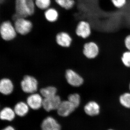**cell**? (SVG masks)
I'll return each instance as SVG.
<instances>
[{
  "mask_svg": "<svg viewBox=\"0 0 130 130\" xmlns=\"http://www.w3.org/2000/svg\"><path fill=\"white\" fill-rule=\"evenodd\" d=\"M36 6L35 0H16L15 2L16 13L12 19L13 23L20 18H27L35 13Z\"/></svg>",
  "mask_w": 130,
  "mask_h": 130,
  "instance_id": "cell-1",
  "label": "cell"
},
{
  "mask_svg": "<svg viewBox=\"0 0 130 130\" xmlns=\"http://www.w3.org/2000/svg\"><path fill=\"white\" fill-rule=\"evenodd\" d=\"M0 34L3 40L6 41L13 40L18 33L14 25L11 21H3L0 24Z\"/></svg>",
  "mask_w": 130,
  "mask_h": 130,
  "instance_id": "cell-2",
  "label": "cell"
},
{
  "mask_svg": "<svg viewBox=\"0 0 130 130\" xmlns=\"http://www.w3.org/2000/svg\"><path fill=\"white\" fill-rule=\"evenodd\" d=\"M13 25L18 34L22 36L28 35L32 31L33 24L29 20L20 18L16 20Z\"/></svg>",
  "mask_w": 130,
  "mask_h": 130,
  "instance_id": "cell-3",
  "label": "cell"
},
{
  "mask_svg": "<svg viewBox=\"0 0 130 130\" xmlns=\"http://www.w3.org/2000/svg\"><path fill=\"white\" fill-rule=\"evenodd\" d=\"M38 82L35 77L26 75L21 80L20 85L23 92L31 94L36 93L38 88Z\"/></svg>",
  "mask_w": 130,
  "mask_h": 130,
  "instance_id": "cell-4",
  "label": "cell"
},
{
  "mask_svg": "<svg viewBox=\"0 0 130 130\" xmlns=\"http://www.w3.org/2000/svg\"><path fill=\"white\" fill-rule=\"evenodd\" d=\"M65 78L68 83L73 87H79L83 84V78L74 70L68 69L65 72Z\"/></svg>",
  "mask_w": 130,
  "mask_h": 130,
  "instance_id": "cell-5",
  "label": "cell"
},
{
  "mask_svg": "<svg viewBox=\"0 0 130 130\" xmlns=\"http://www.w3.org/2000/svg\"><path fill=\"white\" fill-rule=\"evenodd\" d=\"M75 32L78 36L84 39L88 37L91 33V28L89 23L85 20H80L77 24Z\"/></svg>",
  "mask_w": 130,
  "mask_h": 130,
  "instance_id": "cell-6",
  "label": "cell"
},
{
  "mask_svg": "<svg viewBox=\"0 0 130 130\" xmlns=\"http://www.w3.org/2000/svg\"><path fill=\"white\" fill-rule=\"evenodd\" d=\"M61 101L60 97L58 95L52 97L43 98L42 107L47 112L57 110Z\"/></svg>",
  "mask_w": 130,
  "mask_h": 130,
  "instance_id": "cell-7",
  "label": "cell"
},
{
  "mask_svg": "<svg viewBox=\"0 0 130 130\" xmlns=\"http://www.w3.org/2000/svg\"><path fill=\"white\" fill-rule=\"evenodd\" d=\"M43 98L40 94L37 93L30 94L26 99V103L30 108L38 110L42 107Z\"/></svg>",
  "mask_w": 130,
  "mask_h": 130,
  "instance_id": "cell-8",
  "label": "cell"
},
{
  "mask_svg": "<svg viewBox=\"0 0 130 130\" xmlns=\"http://www.w3.org/2000/svg\"><path fill=\"white\" fill-rule=\"evenodd\" d=\"M99 48L95 43L93 42L86 43L84 46L83 53L85 57L89 59H93L98 55Z\"/></svg>",
  "mask_w": 130,
  "mask_h": 130,
  "instance_id": "cell-9",
  "label": "cell"
},
{
  "mask_svg": "<svg viewBox=\"0 0 130 130\" xmlns=\"http://www.w3.org/2000/svg\"><path fill=\"white\" fill-rule=\"evenodd\" d=\"M76 108L68 101H62L57 109V113L60 116L66 117L74 111Z\"/></svg>",
  "mask_w": 130,
  "mask_h": 130,
  "instance_id": "cell-10",
  "label": "cell"
},
{
  "mask_svg": "<svg viewBox=\"0 0 130 130\" xmlns=\"http://www.w3.org/2000/svg\"><path fill=\"white\" fill-rule=\"evenodd\" d=\"M72 38L67 31H60L56 36V41L59 46L63 47H68L72 42Z\"/></svg>",
  "mask_w": 130,
  "mask_h": 130,
  "instance_id": "cell-11",
  "label": "cell"
},
{
  "mask_svg": "<svg viewBox=\"0 0 130 130\" xmlns=\"http://www.w3.org/2000/svg\"><path fill=\"white\" fill-rule=\"evenodd\" d=\"M42 130H61V126L55 119L51 116H48L42 122Z\"/></svg>",
  "mask_w": 130,
  "mask_h": 130,
  "instance_id": "cell-12",
  "label": "cell"
},
{
  "mask_svg": "<svg viewBox=\"0 0 130 130\" xmlns=\"http://www.w3.org/2000/svg\"><path fill=\"white\" fill-rule=\"evenodd\" d=\"M14 89V85L9 78H5L0 81V92L4 95H9Z\"/></svg>",
  "mask_w": 130,
  "mask_h": 130,
  "instance_id": "cell-13",
  "label": "cell"
},
{
  "mask_svg": "<svg viewBox=\"0 0 130 130\" xmlns=\"http://www.w3.org/2000/svg\"><path fill=\"white\" fill-rule=\"evenodd\" d=\"M84 110L87 115L91 116H95L100 113V107L97 102L91 101L85 105Z\"/></svg>",
  "mask_w": 130,
  "mask_h": 130,
  "instance_id": "cell-14",
  "label": "cell"
},
{
  "mask_svg": "<svg viewBox=\"0 0 130 130\" xmlns=\"http://www.w3.org/2000/svg\"><path fill=\"white\" fill-rule=\"evenodd\" d=\"M29 107L26 103L20 102L14 106V110L16 115L20 117L26 116L29 112Z\"/></svg>",
  "mask_w": 130,
  "mask_h": 130,
  "instance_id": "cell-15",
  "label": "cell"
},
{
  "mask_svg": "<svg viewBox=\"0 0 130 130\" xmlns=\"http://www.w3.org/2000/svg\"><path fill=\"white\" fill-rule=\"evenodd\" d=\"M16 114L14 109L9 107H6L1 111L0 118L2 120L11 121L15 118Z\"/></svg>",
  "mask_w": 130,
  "mask_h": 130,
  "instance_id": "cell-16",
  "label": "cell"
},
{
  "mask_svg": "<svg viewBox=\"0 0 130 130\" xmlns=\"http://www.w3.org/2000/svg\"><path fill=\"white\" fill-rule=\"evenodd\" d=\"M44 16L48 22L54 23L58 20L59 16V12L55 8L50 7L44 11Z\"/></svg>",
  "mask_w": 130,
  "mask_h": 130,
  "instance_id": "cell-17",
  "label": "cell"
},
{
  "mask_svg": "<svg viewBox=\"0 0 130 130\" xmlns=\"http://www.w3.org/2000/svg\"><path fill=\"white\" fill-rule=\"evenodd\" d=\"M57 89L54 86H47L40 90V94L43 98H48L56 95Z\"/></svg>",
  "mask_w": 130,
  "mask_h": 130,
  "instance_id": "cell-18",
  "label": "cell"
},
{
  "mask_svg": "<svg viewBox=\"0 0 130 130\" xmlns=\"http://www.w3.org/2000/svg\"><path fill=\"white\" fill-rule=\"evenodd\" d=\"M55 2L60 7L66 10H69L74 7L75 0H55Z\"/></svg>",
  "mask_w": 130,
  "mask_h": 130,
  "instance_id": "cell-19",
  "label": "cell"
},
{
  "mask_svg": "<svg viewBox=\"0 0 130 130\" xmlns=\"http://www.w3.org/2000/svg\"><path fill=\"white\" fill-rule=\"evenodd\" d=\"M36 7L38 9L45 11L50 7L51 0H35Z\"/></svg>",
  "mask_w": 130,
  "mask_h": 130,
  "instance_id": "cell-20",
  "label": "cell"
},
{
  "mask_svg": "<svg viewBox=\"0 0 130 130\" xmlns=\"http://www.w3.org/2000/svg\"><path fill=\"white\" fill-rule=\"evenodd\" d=\"M68 100L76 108L80 105L81 97L79 94L74 93L68 96Z\"/></svg>",
  "mask_w": 130,
  "mask_h": 130,
  "instance_id": "cell-21",
  "label": "cell"
},
{
  "mask_svg": "<svg viewBox=\"0 0 130 130\" xmlns=\"http://www.w3.org/2000/svg\"><path fill=\"white\" fill-rule=\"evenodd\" d=\"M120 104L126 108H130V93H125L119 98Z\"/></svg>",
  "mask_w": 130,
  "mask_h": 130,
  "instance_id": "cell-22",
  "label": "cell"
},
{
  "mask_svg": "<svg viewBox=\"0 0 130 130\" xmlns=\"http://www.w3.org/2000/svg\"><path fill=\"white\" fill-rule=\"evenodd\" d=\"M121 60L125 67H130V51H126L123 54Z\"/></svg>",
  "mask_w": 130,
  "mask_h": 130,
  "instance_id": "cell-23",
  "label": "cell"
},
{
  "mask_svg": "<svg viewBox=\"0 0 130 130\" xmlns=\"http://www.w3.org/2000/svg\"><path fill=\"white\" fill-rule=\"evenodd\" d=\"M112 4L117 8H121L125 6L127 0H111Z\"/></svg>",
  "mask_w": 130,
  "mask_h": 130,
  "instance_id": "cell-24",
  "label": "cell"
},
{
  "mask_svg": "<svg viewBox=\"0 0 130 130\" xmlns=\"http://www.w3.org/2000/svg\"><path fill=\"white\" fill-rule=\"evenodd\" d=\"M124 43L128 51H130V35H128L125 38Z\"/></svg>",
  "mask_w": 130,
  "mask_h": 130,
  "instance_id": "cell-25",
  "label": "cell"
},
{
  "mask_svg": "<svg viewBox=\"0 0 130 130\" xmlns=\"http://www.w3.org/2000/svg\"><path fill=\"white\" fill-rule=\"evenodd\" d=\"M2 130H16L15 129L11 126H8L6 128H4Z\"/></svg>",
  "mask_w": 130,
  "mask_h": 130,
  "instance_id": "cell-26",
  "label": "cell"
},
{
  "mask_svg": "<svg viewBox=\"0 0 130 130\" xmlns=\"http://www.w3.org/2000/svg\"><path fill=\"white\" fill-rule=\"evenodd\" d=\"M129 90H130V83L129 84Z\"/></svg>",
  "mask_w": 130,
  "mask_h": 130,
  "instance_id": "cell-27",
  "label": "cell"
},
{
  "mask_svg": "<svg viewBox=\"0 0 130 130\" xmlns=\"http://www.w3.org/2000/svg\"><path fill=\"white\" fill-rule=\"evenodd\" d=\"M113 130L111 129H109V130Z\"/></svg>",
  "mask_w": 130,
  "mask_h": 130,
  "instance_id": "cell-28",
  "label": "cell"
}]
</instances>
